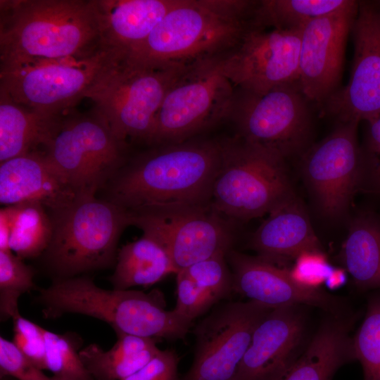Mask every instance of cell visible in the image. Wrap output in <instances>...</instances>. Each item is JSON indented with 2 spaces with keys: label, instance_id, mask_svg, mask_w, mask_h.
Wrapping results in <instances>:
<instances>
[{
  "label": "cell",
  "instance_id": "5",
  "mask_svg": "<svg viewBox=\"0 0 380 380\" xmlns=\"http://www.w3.org/2000/svg\"><path fill=\"white\" fill-rule=\"evenodd\" d=\"M51 219V239L41 256L53 280L115 265L120 237L131 224L129 211L95 195L78 196Z\"/></svg>",
  "mask_w": 380,
  "mask_h": 380
},
{
  "label": "cell",
  "instance_id": "4",
  "mask_svg": "<svg viewBox=\"0 0 380 380\" xmlns=\"http://www.w3.org/2000/svg\"><path fill=\"white\" fill-rule=\"evenodd\" d=\"M36 301L45 319L85 315L107 323L115 334L169 340L179 322L177 313L165 309L159 291L105 289L87 275L53 280L39 290Z\"/></svg>",
  "mask_w": 380,
  "mask_h": 380
},
{
  "label": "cell",
  "instance_id": "32",
  "mask_svg": "<svg viewBox=\"0 0 380 380\" xmlns=\"http://www.w3.org/2000/svg\"><path fill=\"white\" fill-rule=\"evenodd\" d=\"M34 270L11 250L0 251V317L1 321L20 314L18 300L35 289Z\"/></svg>",
  "mask_w": 380,
  "mask_h": 380
},
{
  "label": "cell",
  "instance_id": "19",
  "mask_svg": "<svg viewBox=\"0 0 380 380\" xmlns=\"http://www.w3.org/2000/svg\"><path fill=\"white\" fill-rule=\"evenodd\" d=\"M233 292L272 308L288 305L319 308L332 315L344 313L343 300L319 287L296 280L289 269L232 249L226 255Z\"/></svg>",
  "mask_w": 380,
  "mask_h": 380
},
{
  "label": "cell",
  "instance_id": "34",
  "mask_svg": "<svg viewBox=\"0 0 380 380\" xmlns=\"http://www.w3.org/2000/svg\"><path fill=\"white\" fill-rule=\"evenodd\" d=\"M362 150L360 191L380 196V115L367 121Z\"/></svg>",
  "mask_w": 380,
  "mask_h": 380
},
{
  "label": "cell",
  "instance_id": "14",
  "mask_svg": "<svg viewBox=\"0 0 380 380\" xmlns=\"http://www.w3.org/2000/svg\"><path fill=\"white\" fill-rule=\"evenodd\" d=\"M358 123L340 122L303 156L305 179L320 213L331 220L343 217L360 191L362 150L357 137Z\"/></svg>",
  "mask_w": 380,
  "mask_h": 380
},
{
  "label": "cell",
  "instance_id": "12",
  "mask_svg": "<svg viewBox=\"0 0 380 380\" xmlns=\"http://www.w3.org/2000/svg\"><path fill=\"white\" fill-rule=\"evenodd\" d=\"M272 309L251 300L215 306L194 328L192 363L179 380H234L256 326Z\"/></svg>",
  "mask_w": 380,
  "mask_h": 380
},
{
  "label": "cell",
  "instance_id": "31",
  "mask_svg": "<svg viewBox=\"0 0 380 380\" xmlns=\"http://www.w3.org/2000/svg\"><path fill=\"white\" fill-rule=\"evenodd\" d=\"M46 367L58 380H94L80 356L82 339L76 334L44 329Z\"/></svg>",
  "mask_w": 380,
  "mask_h": 380
},
{
  "label": "cell",
  "instance_id": "23",
  "mask_svg": "<svg viewBox=\"0 0 380 380\" xmlns=\"http://www.w3.org/2000/svg\"><path fill=\"white\" fill-rule=\"evenodd\" d=\"M355 320V314H330L295 364L278 380H331L340 367L356 360L350 336Z\"/></svg>",
  "mask_w": 380,
  "mask_h": 380
},
{
  "label": "cell",
  "instance_id": "16",
  "mask_svg": "<svg viewBox=\"0 0 380 380\" xmlns=\"http://www.w3.org/2000/svg\"><path fill=\"white\" fill-rule=\"evenodd\" d=\"M351 31L350 80L325 102L340 122L367 121L380 115V3L360 1Z\"/></svg>",
  "mask_w": 380,
  "mask_h": 380
},
{
  "label": "cell",
  "instance_id": "18",
  "mask_svg": "<svg viewBox=\"0 0 380 380\" xmlns=\"http://www.w3.org/2000/svg\"><path fill=\"white\" fill-rule=\"evenodd\" d=\"M309 341L302 305L272 308L256 326L234 380L279 379Z\"/></svg>",
  "mask_w": 380,
  "mask_h": 380
},
{
  "label": "cell",
  "instance_id": "36",
  "mask_svg": "<svg viewBox=\"0 0 380 380\" xmlns=\"http://www.w3.org/2000/svg\"><path fill=\"white\" fill-rule=\"evenodd\" d=\"M1 376H11L17 380H58L46 375L30 360L13 341L0 337Z\"/></svg>",
  "mask_w": 380,
  "mask_h": 380
},
{
  "label": "cell",
  "instance_id": "27",
  "mask_svg": "<svg viewBox=\"0 0 380 380\" xmlns=\"http://www.w3.org/2000/svg\"><path fill=\"white\" fill-rule=\"evenodd\" d=\"M341 260L359 291L380 288V217L363 212L350 220Z\"/></svg>",
  "mask_w": 380,
  "mask_h": 380
},
{
  "label": "cell",
  "instance_id": "21",
  "mask_svg": "<svg viewBox=\"0 0 380 380\" xmlns=\"http://www.w3.org/2000/svg\"><path fill=\"white\" fill-rule=\"evenodd\" d=\"M250 247L279 267L306 253L322 252L300 201L294 194L271 213L253 234Z\"/></svg>",
  "mask_w": 380,
  "mask_h": 380
},
{
  "label": "cell",
  "instance_id": "17",
  "mask_svg": "<svg viewBox=\"0 0 380 380\" xmlns=\"http://www.w3.org/2000/svg\"><path fill=\"white\" fill-rule=\"evenodd\" d=\"M358 3L315 18L304 27L300 46L298 85L308 101L325 103L338 89L346 44Z\"/></svg>",
  "mask_w": 380,
  "mask_h": 380
},
{
  "label": "cell",
  "instance_id": "25",
  "mask_svg": "<svg viewBox=\"0 0 380 380\" xmlns=\"http://www.w3.org/2000/svg\"><path fill=\"white\" fill-rule=\"evenodd\" d=\"M58 117L18 104L0 88V163L35 151L39 146L45 147Z\"/></svg>",
  "mask_w": 380,
  "mask_h": 380
},
{
  "label": "cell",
  "instance_id": "13",
  "mask_svg": "<svg viewBox=\"0 0 380 380\" xmlns=\"http://www.w3.org/2000/svg\"><path fill=\"white\" fill-rule=\"evenodd\" d=\"M131 224L156 239L177 272L232 249L234 233L227 219L212 205L130 213Z\"/></svg>",
  "mask_w": 380,
  "mask_h": 380
},
{
  "label": "cell",
  "instance_id": "37",
  "mask_svg": "<svg viewBox=\"0 0 380 380\" xmlns=\"http://www.w3.org/2000/svg\"><path fill=\"white\" fill-rule=\"evenodd\" d=\"M179 362L175 350H160L144 367L122 380H179Z\"/></svg>",
  "mask_w": 380,
  "mask_h": 380
},
{
  "label": "cell",
  "instance_id": "10",
  "mask_svg": "<svg viewBox=\"0 0 380 380\" xmlns=\"http://www.w3.org/2000/svg\"><path fill=\"white\" fill-rule=\"evenodd\" d=\"M65 113L58 117L44 152L77 196L95 195L121 168L123 146L95 112Z\"/></svg>",
  "mask_w": 380,
  "mask_h": 380
},
{
  "label": "cell",
  "instance_id": "9",
  "mask_svg": "<svg viewBox=\"0 0 380 380\" xmlns=\"http://www.w3.org/2000/svg\"><path fill=\"white\" fill-rule=\"evenodd\" d=\"M224 53L190 65L167 91L151 144L182 142L231 113L236 88L224 72Z\"/></svg>",
  "mask_w": 380,
  "mask_h": 380
},
{
  "label": "cell",
  "instance_id": "24",
  "mask_svg": "<svg viewBox=\"0 0 380 380\" xmlns=\"http://www.w3.org/2000/svg\"><path fill=\"white\" fill-rule=\"evenodd\" d=\"M233 292V279L226 254L193 264L176 274L175 310L194 321Z\"/></svg>",
  "mask_w": 380,
  "mask_h": 380
},
{
  "label": "cell",
  "instance_id": "6",
  "mask_svg": "<svg viewBox=\"0 0 380 380\" xmlns=\"http://www.w3.org/2000/svg\"><path fill=\"white\" fill-rule=\"evenodd\" d=\"M189 65L148 66L124 58L101 75L86 98L120 145L128 141L151 144L164 97Z\"/></svg>",
  "mask_w": 380,
  "mask_h": 380
},
{
  "label": "cell",
  "instance_id": "35",
  "mask_svg": "<svg viewBox=\"0 0 380 380\" xmlns=\"http://www.w3.org/2000/svg\"><path fill=\"white\" fill-rule=\"evenodd\" d=\"M12 320L13 342L35 365L43 370L46 369L44 329L20 314Z\"/></svg>",
  "mask_w": 380,
  "mask_h": 380
},
{
  "label": "cell",
  "instance_id": "3",
  "mask_svg": "<svg viewBox=\"0 0 380 380\" xmlns=\"http://www.w3.org/2000/svg\"><path fill=\"white\" fill-rule=\"evenodd\" d=\"M255 3L179 0L125 58L148 66H186L224 53L250 27Z\"/></svg>",
  "mask_w": 380,
  "mask_h": 380
},
{
  "label": "cell",
  "instance_id": "38",
  "mask_svg": "<svg viewBox=\"0 0 380 380\" xmlns=\"http://www.w3.org/2000/svg\"><path fill=\"white\" fill-rule=\"evenodd\" d=\"M331 270L322 252H316L300 255L290 272L298 281L312 287H319L318 284L326 279Z\"/></svg>",
  "mask_w": 380,
  "mask_h": 380
},
{
  "label": "cell",
  "instance_id": "7",
  "mask_svg": "<svg viewBox=\"0 0 380 380\" xmlns=\"http://www.w3.org/2000/svg\"><path fill=\"white\" fill-rule=\"evenodd\" d=\"M285 160L239 137L222 141L212 207L230 220L246 221L269 214L295 194Z\"/></svg>",
  "mask_w": 380,
  "mask_h": 380
},
{
  "label": "cell",
  "instance_id": "26",
  "mask_svg": "<svg viewBox=\"0 0 380 380\" xmlns=\"http://www.w3.org/2000/svg\"><path fill=\"white\" fill-rule=\"evenodd\" d=\"M107 350L91 343L80 350V358L94 380H122L148 364L160 350L156 339L125 334Z\"/></svg>",
  "mask_w": 380,
  "mask_h": 380
},
{
  "label": "cell",
  "instance_id": "11",
  "mask_svg": "<svg viewBox=\"0 0 380 380\" xmlns=\"http://www.w3.org/2000/svg\"><path fill=\"white\" fill-rule=\"evenodd\" d=\"M308 100L298 82L255 94L236 89L229 116L239 137L285 159L303 151L311 133Z\"/></svg>",
  "mask_w": 380,
  "mask_h": 380
},
{
  "label": "cell",
  "instance_id": "29",
  "mask_svg": "<svg viewBox=\"0 0 380 380\" xmlns=\"http://www.w3.org/2000/svg\"><path fill=\"white\" fill-rule=\"evenodd\" d=\"M352 0H263L255 1L251 27L282 30H302L310 20L341 11Z\"/></svg>",
  "mask_w": 380,
  "mask_h": 380
},
{
  "label": "cell",
  "instance_id": "8",
  "mask_svg": "<svg viewBox=\"0 0 380 380\" xmlns=\"http://www.w3.org/2000/svg\"><path fill=\"white\" fill-rule=\"evenodd\" d=\"M125 57L108 49L85 57L1 63L0 88L39 113L58 116L86 98L101 75Z\"/></svg>",
  "mask_w": 380,
  "mask_h": 380
},
{
  "label": "cell",
  "instance_id": "39",
  "mask_svg": "<svg viewBox=\"0 0 380 380\" xmlns=\"http://www.w3.org/2000/svg\"><path fill=\"white\" fill-rule=\"evenodd\" d=\"M11 215L8 205L0 210V251L10 250L9 239L11 234Z\"/></svg>",
  "mask_w": 380,
  "mask_h": 380
},
{
  "label": "cell",
  "instance_id": "33",
  "mask_svg": "<svg viewBox=\"0 0 380 380\" xmlns=\"http://www.w3.org/2000/svg\"><path fill=\"white\" fill-rule=\"evenodd\" d=\"M353 347L364 380H380V295L369 299L365 317L353 337Z\"/></svg>",
  "mask_w": 380,
  "mask_h": 380
},
{
  "label": "cell",
  "instance_id": "20",
  "mask_svg": "<svg viewBox=\"0 0 380 380\" xmlns=\"http://www.w3.org/2000/svg\"><path fill=\"white\" fill-rule=\"evenodd\" d=\"M78 196L65 183L44 151H35L0 163V202H35L60 210Z\"/></svg>",
  "mask_w": 380,
  "mask_h": 380
},
{
  "label": "cell",
  "instance_id": "28",
  "mask_svg": "<svg viewBox=\"0 0 380 380\" xmlns=\"http://www.w3.org/2000/svg\"><path fill=\"white\" fill-rule=\"evenodd\" d=\"M177 270L165 248L143 234L118 250L115 270L109 278L113 289H130L153 285Z\"/></svg>",
  "mask_w": 380,
  "mask_h": 380
},
{
  "label": "cell",
  "instance_id": "1",
  "mask_svg": "<svg viewBox=\"0 0 380 380\" xmlns=\"http://www.w3.org/2000/svg\"><path fill=\"white\" fill-rule=\"evenodd\" d=\"M221 153L213 140L160 145L116 173L109 201L129 213L210 205Z\"/></svg>",
  "mask_w": 380,
  "mask_h": 380
},
{
  "label": "cell",
  "instance_id": "30",
  "mask_svg": "<svg viewBox=\"0 0 380 380\" xmlns=\"http://www.w3.org/2000/svg\"><path fill=\"white\" fill-rule=\"evenodd\" d=\"M11 215L9 248L21 259L41 256L52 235V222L39 203L27 202L8 205Z\"/></svg>",
  "mask_w": 380,
  "mask_h": 380
},
{
  "label": "cell",
  "instance_id": "15",
  "mask_svg": "<svg viewBox=\"0 0 380 380\" xmlns=\"http://www.w3.org/2000/svg\"><path fill=\"white\" fill-rule=\"evenodd\" d=\"M303 30L250 27L222 56L225 74L236 89L264 94L298 82Z\"/></svg>",
  "mask_w": 380,
  "mask_h": 380
},
{
  "label": "cell",
  "instance_id": "2",
  "mask_svg": "<svg viewBox=\"0 0 380 380\" xmlns=\"http://www.w3.org/2000/svg\"><path fill=\"white\" fill-rule=\"evenodd\" d=\"M1 63L85 57L104 48L94 0H1Z\"/></svg>",
  "mask_w": 380,
  "mask_h": 380
},
{
  "label": "cell",
  "instance_id": "22",
  "mask_svg": "<svg viewBox=\"0 0 380 380\" xmlns=\"http://www.w3.org/2000/svg\"><path fill=\"white\" fill-rule=\"evenodd\" d=\"M179 0H94L101 44L125 57Z\"/></svg>",
  "mask_w": 380,
  "mask_h": 380
},
{
  "label": "cell",
  "instance_id": "40",
  "mask_svg": "<svg viewBox=\"0 0 380 380\" xmlns=\"http://www.w3.org/2000/svg\"><path fill=\"white\" fill-rule=\"evenodd\" d=\"M345 274L341 270H331L327 275L326 280L331 288L341 286L345 281Z\"/></svg>",
  "mask_w": 380,
  "mask_h": 380
}]
</instances>
